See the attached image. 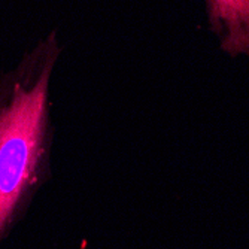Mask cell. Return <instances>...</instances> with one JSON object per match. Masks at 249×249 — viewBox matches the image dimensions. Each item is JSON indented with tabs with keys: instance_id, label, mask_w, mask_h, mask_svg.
Instances as JSON below:
<instances>
[{
	"instance_id": "6da1fadb",
	"label": "cell",
	"mask_w": 249,
	"mask_h": 249,
	"mask_svg": "<svg viewBox=\"0 0 249 249\" xmlns=\"http://www.w3.org/2000/svg\"><path fill=\"white\" fill-rule=\"evenodd\" d=\"M60 51L53 32L0 79V246L51 178L50 84Z\"/></svg>"
},
{
	"instance_id": "7a4b0ae2",
	"label": "cell",
	"mask_w": 249,
	"mask_h": 249,
	"mask_svg": "<svg viewBox=\"0 0 249 249\" xmlns=\"http://www.w3.org/2000/svg\"><path fill=\"white\" fill-rule=\"evenodd\" d=\"M205 5L221 50L249 58V0H205Z\"/></svg>"
}]
</instances>
